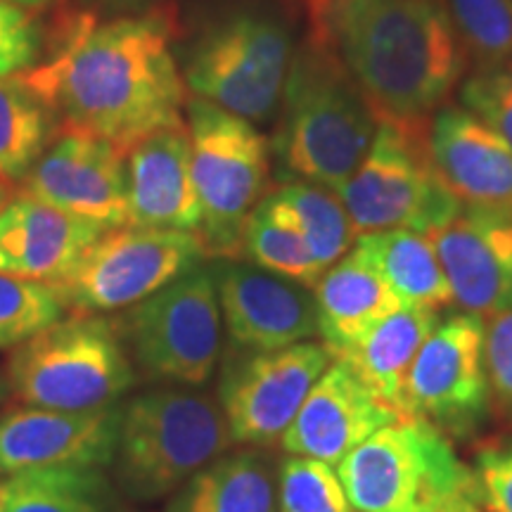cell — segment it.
<instances>
[{"label": "cell", "mask_w": 512, "mask_h": 512, "mask_svg": "<svg viewBox=\"0 0 512 512\" xmlns=\"http://www.w3.org/2000/svg\"><path fill=\"white\" fill-rule=\"evenodd\" d=\"M119 147L62 131L17 192L112 230L128 226V166Z\"/></svg>", "instance_id": "cell-15"}, {"label": "cell", "mask_w": 512, "mask_h": 512, "mask_svg": "<svg viewBox=\"0 0 512 512\" xmlns=\"http://www.w3.org/2000/svg\"><path fill=\"white\" fill-rule=\"evenodd\" d=\"M477 512H484V510H477Z\"/></svg>", "instance_id": "cell-41"}, {"label": "cell", "mask_w": 512, "mask_h": 512, "mask_svg": "<svg viewBox=\"0 0 512 512\" xmlns=\"http://www.w3.org/2000/svg\"><path fill=\"white\" fill-rule=\"evenodd\" d=\"M434 169L463 209L512 216V147L465 107L444 105L430 121Z\"/></svg>", "instance_id": "cell-18"}, {"label": "cell", "mask_w": 512, "mask_h": 512, "mask_svg": "<svg viewBox=\"0 0 512 512\" xmlns=\"http://www.w3.org/2000/svg\"><path fill=\"white\" fill-rule=\"evenodd\" d=\"M12 399V392H10V382L8 377H5V370H0V411H3V406Z\"/></svg>", "instance_id": "cell-38"}, {"label": "cell", "mask_w": 512, "mask_h": 512, "mask_svg": "<svg viewBox=\"0 0 512 512\" xmlns=\"http://www.w3.org/2000/svg\"><path fill=\"white\" fill-rule=\"evenodd\" d=\"M354 249L389 285L401 304L448 306L453 290L434 242L413 230H380L358 235Z\"/></svg>", "instance_id": "cell-25"}, {"label": "cell", "mask_w": 512, "mask_h": 512, "mask_svg": "<svg viewBox=\"0 0 512 512\" xmlns=\"http://www.w3.org/2000/svg\"><path fill=\"white\" fill-rule=\"evenodd\" d=\"M121 403L98 411L17 406L0 413V482L48 467H110Z\"/></svg>", "instance_id": "cell-16"}, {"label": "cell", "mask_w": 512, "mask_h": 512, "mask_svg": "<svg viewBox=\"0 0 512 512\" xmlns=\"http://www.w3.org/2000/svg\"><path fill=\"white\" fill-rule=\"evenodd\" d=\"M102 3L112 5V8H143L150 0H102Z\"/></svg>", "instance_id": "cell-39"}, {"label": "cell", "mask_w": 512, "mask_h": 512, "mask_svg": "<svg viewBox=\"0 0 512 512\" xmlns=\"http://www.w3.org/2000/svg\"><path fill=\"white\" fill-rule=\"evenodd\" d=\"M439 325L437 309L401 304L375 323L354 347L335 361L347 363L377 399L406 415V382L415 356Z\"/></svg>", "instance_id": "cell-23"}, {"label": "cell", "mask_w": 512, "mask_h": 512, "mask_svg": "<svg viewBox=\"0 0 512 512\" xmlns=\"http://www.w3.org/2000/svg\"><path fill=\"white\" fill-rule=\"evenodd\" d=\"M467 60L477 69H503L512 62V0H441Z\"/></svg>", "instance_id": "cell-30"}, {"label": "cell", "mask_w": 512, "mask_h": 512, "mask_svg": "<svg viewBox=\"0 0 512 512\" xmlns=\"http://www.w3.org/2000/svg\"><path fill=\"white\" fill-rule=\"evenodd\" d=\"M356 512H477L482 489L451 441L422 418H401L337 465Z\"/></svg>", "instance_id": "cell-5"}, {"label": "cell", "mask_w": 512, "mask_h": 512, "mask_svg": "<svg viewBox=\"0 0 512 512\" xmlns=\"http://www.w3.org/2000/svg\"><path fill=\"white\" fill-rule=\"evenodd\" d=\"M318 335L332 361L354 347L366 332L399 309V297L356 249L330 266L313 287Z\"/></svg>", "instance_id": "cell-22"}, {"label": "cell", "mask_w": 512, "mask_h": 512, "mask_svg": "<svg viewBox=\"0 0 512 512\" xmlns=\"http://www.w3.org/2000/svg\"><path fill=\"white\" fill-rule=\"evenodd\" d=\"M460 102L512 147V72L508 67L475 69L460 88Z\"/></svg>", "instance_id": "cell-34"}, {"label": "cell", "mask_w": 512, "mask_h": 512, "mask_svg": "<svg viewBox=\"0 0 512 512\" xmlns=\"http://www.w3.org/2000/svg\"><path fill=\"white\" fill-rule=\"evenodd\" d=\"M117 320L138 377L157 387L202 389L211 382L223 318L209 266L192 268Z\"/></svg>", "instance_id": "cell-10"}, {"label": "cell", "mask_w": 512, "mask_h": 512, "mask_svg": "<svg viewBox=\"0 0 512 512\" xmlns=\"http://www.w3.org/2000/svg\"><path fill=\"white\" fill-rule=\"evenodd\" d=\"M510 64H512V62H510Z\"/></svg>", "instance_id": "cell-43"}, {"label": "cell", "mask_w": 512, "mask_h": 512, "mask_svg": "<svg viewBox=\"0 0 512 512\" xmlns=\"http://www.w3.org/2000/svg\"><path fill=\"white\" fill-rule=\"evenodd\" d=\"M484 342L486 323L477 313H456L439 323L408 373V418H422L448 430L475 425L489 403Z\"/></svg>", "instance_id": "cell-13"}, {"label": "cell", "mask_w": 512, "mask_h": 512, "mask_svg": "<svg viewBox=\"0 0 512 512\" xmlns=\"http://www.w3.org/2000/svg\"><path fill=\"white\" fill-rule=\"evenodd\" d=\"M242 259H249L252 264L294 280L309 290L318 285V280L325 273V268L318 264L306 242L292 228L275 221L261 204L247 219L245 238H242Z\"/></svg>", "instance_id": "cell-29"}, {"label": "cell", "mask_w": 512, "mask_h": 512, "mask_svg": "<svg viewBox=\"0 0 512 512\" xmlns=\"http://www.w3.org/2000/svg\"><path fill=\"white\" fill-rule=\"evenodd\" d=\"M273 155L287 181L337 190L366 159L380 114L318 31L294 48Z\"/></svg>", "instance_id": "cell-3"}, {"label": "cell", "mask_w": 512, "mask_h": 512, "mask_svg": "<svg viewBox=\"0 0 512 512\" xmlns=\"http://www.w3.org/2000/svg\"><path fill=\"white\" fill-rule=\"evenodd\" d=\"M484 363L489 389L512 411V311L491 316L486 325Z\"/></svg>", "instance_id": "cell-35"}, {"label": "cell", "mask_w": 512, "mask_h": 512, "mask_svg": "<svg viewBox=\"0 0 512 512\" xmlns=\"http://www.w3.org/2000/svg\"><path fill=\"white\" fill-rule=\"evenodd\" d=\"M46 53V29L34 12L0 3V79L27 74Z\"/></svg>", "instance_id": "cell-33"}, {"label": "cell", "mask_w": 512, "mask_h": 512, "mask_svg": "<svg viewBox=\"0 0 512 512\" xmlns=\"http://www.w3.org/2000/svg\"><path fill=\"white\" fill-rule=\"evenodd\" d=\"M275 512H356L337 470L323 460L290 456L275 472Z\"/></svg>", "instance_id": "cell-31"}, {"label": "cell", "mask_w": 512, "mask_h": 512, "mask_svg": "<svg viewBox=\"0 0 512 512\" xmlns=\"http://www.w3.org/2000/svg\"><path fill=\"white\" fill-rule=\"evenodd\" d=\"M207 259L200 238L183 230L121 226L93 242L55 287L67 313L126 311Z\"/></svg>", "instance_id": "cell-11"}, {"label": "cell", "mask_w": 512, "mask_h": 512, "mask_svg": "<svg viewBox=\"0 0 512 512\" xmlns=\"http://www.w3.org/2000/svg\"><path fill=\"white\" fill-rule=\"evenodd\" d=\"M430 240L465 311L482 318L512 311V216L463 209Z\"/></svg>", "instance_id": "cell-19"}, {"label": "cell", "mask_w": 512, "mask_h": 512, "mask_svg": "<svg viewBox=\"0 0 512 512\" xmlns=\"http://www.w3.org/2000/svg\"><path fill=\"white\" fill-rule=\"evenodd\" d=\"M430 121L380 114L366 159L335 190L358 235L413 230L430 238L463 211L434 169Z\"/></svg>", "instance_id": "cell-7"}, {"label": "cell", "mask_w": 512, "mask_h": 512, "mask_svg": "<svg viewBox=\"0 0 512 512\" xmlns=\"http://www.w3.org/2000/svg\"><path fill=\"white\" fill-rule=\"evenodd\" d=\"M302 3H304V0H302Z\"/></svg>", "instance_id": "cell-42"}, {"label": "cell", "mask_w": 512, "mask_h": 512, "mask_svg": "<svg viewBox=\"0 0 512 512\" xmlns=\"http://www.w3.org/2000/svg\"><path fill=\"white\" fill-rule=\"evenodd\" d=\"M192 181L202 209L197 230L207 259H242L247 219L268 195L271 143L252 121L188 98Z\"/></svg>", "instance_id": "cell-8"}, {"label": "cell", "mask_w": 512, "mask_h": 512, "mask_svg": "<svg viewBox=\"0 0 512 512\" xmlns=\"http://www.w3.org/2000/svg\"><path fill=\"white\" fill-rule=\"evenodd\" d=\"M0 3H10V5H17V8H24L29 12H38V10L53 8L57 0H0Z\"/></svg>", "instance_id": "cell-37"}, {"label": "cell", "mask_w": 512, "mask_h": 512, "mask_svg": "<svg viewBox=\"0 0 512 512\" xmlns=\"http://www.w3.org/2000/svg\"><path fill=\"white\" fill-rule=\"evenodd\" d=\"M230 446L219 399L202 389L152 387L121 403L112 479L126 501L157 503Z\"/></svg>", "instance_id": "cell-4"}, {"label": "cell", "mask_w": 512, "mask_h": 512, "mask_svg": "<svg viewBox=\"0 0 512 512\" xmlns=\"http://www.w3.org/2000/svg\"><path fill=\"white\" fill-rule=\"evenodd\" d=\"M261 207L275 221L292 228L325 271L344 259L358 240V230L349 219L347 207L337 192L325 185L287 181L278 190L268 192Z\"/></svg>", "instance_id": "cell-27"}, {"label": "cell", "mask_w": 512, "mask_h": 512, "mask_svg": "<svg viewBox=\"0 0 512 512\" xmlns=\"http://www.w3.org/2000/svg\"><path fill=\"white\" fill-rule=\"evenodd\" d=\"M294 43L280 17L245 8L209 19L181 57L192 98H200L259 124L283 100Z\"/></svg>", "instance_id": "cell-9"}, {"label": "cell", "mask_w": 512, "mask_h": 512, "mask_svg": "<svg viewBox=\"0 0 512 512\" xmlns=\"http://www.w3.org/2000/svg\"><path fill=\"white\" fill-rule=\"evenodd\" d=\"M477 479L484 512H512V444L482 451Z\"/></svg>", "instance_id": "cell-36"}, {"label": "cell", "mask_w": 512, "mask_h": 512, "mask_svg": "<svg viewBox=\"0 0 512 512\" xmlns=\"http://www.w3.org/2000/svg\"><path fill=\"white\" fill-rule=\"evenodd\" d=\"M401 418L358 380L347 363L335 361L311 387L280 446L290 456L337 467L370 434Z\"/></svg>", "instance_id": "cell-17"}, {"label": "cell", "mask_w": 512, "mask_h": 512, "mask_svg": "<svg viewBox=\"0 0 512 512\" xmlns=\"http://www.w3.org/2000/svg\"><path fill=\"white\" fill-rule=\"evenodd\" d=\"M5 377L19 406L48 411H98L138 384L119 320L67 316L10 349Z\"/></svg>", "instance_id": "cell-6"}, {"label": "cell", "mask_w": 512, "mask_h": 512, "mask_svg": "<svg viewBox=\"0 0 512 512\" xmlns=\"http://www.w3.org/2000/svg\"><path fill=\"white\" fill-rule=\"evenodd\" d=\"M304 8L377 114L432 119L463 79L467 53L441 0H304Z\"/></svg>", "instance_id": "cell-2"}, {"label": "cell", "mask_w": 512, "mask_h": 512, "mask_svg": "<svg viewBox=\"0 0 512 512\" xmlns=\"http://www.w3.org/2000/svg\"><path fill=\"white\" fill-rule=\"evenodd\" d=\"M64 316L67 306L55 287L0 273V351L15 349Z\"/></svg>", "instance_id": "cell-32"}, {"label": "cell", "mask_w": 512, "mask_h": 512, "mask_svg": "<svg viewBox=\"0 0 512 512\" xmlns=\"http://www.w3.org/2000/svg\"><path fill=\"white\" fill-rule=\"evenodd\" d=\"M105 467H48L0 482V512H126Z\"/></svg>", "instance_id": "cell-26"}, {"label": "cell", "mask_w": 512, "mask_h": 512, "mask_svg": "<svg viewBox=\"0 0 512 512\" xmlns=\"http://www.w3.org/2000/svg\"><path fill=\"white\" fill-rule=\"evenodd\" d=\"M60 133V114L27 74L0 79V181L19 188Z\"/></svg>", "instance_id": "cell-28"}, {"label": "cell", "mask_w": 512, "mask_h": 512, "mask_svg": "<svg viewBox=\"0 0 512 512\" xmlns=\"http://www.w3.org/2000/svg\"><path fill=\"white\" fill-rule=\"evenodd\" d=\"M209 271L223 325L238 351H278L318 335L309 287L245 259H211Z\"/></svg>", "instance_id": "cell-14"}, {"label": "cell", "mask_w": 512, "mask_h": 512, "mask_svg": "<svg viewBox=\"0 0 512 512\" xmlns=\"http://www.w3.org/2000/svg\"><path fill=\"white\" fill-rule=\"evenodd\" d=\"M166 512H275V470L261 448L204 467L178 489Z\"/></svg>", "instance_id": "cell-24"}, {"label": "cell", "mask_w": 512, "mask_h": 512, "mask_svg": "<svg viewBox=\"0 0 512 512\" xmlns=\"http://www.w3.org/2000/svg\"><path fill=\"white\" fill-rule=\"evenodd\" d=\"M166 8L98 22L95 12H60L46 31V53L27 79L60 114L62 131L107 140L124 155L133 145L183 126L188 107Z\"/></svg>", "instance_id": "cell-1"}, {"label": "cell", "mask_w": 512, "mask_h": 512, "mask_svg": "<svg viewBox=\"0 0 512 512\" xmlns=\"http://www.w3.org/2000/svg\"><path fill=\"white\" fill-rule=\"evenodd\" d=\"M330 363L328 347L316 342L230 356L221 370L219 406L233 444L247 448L280 444Z\"/></svg>", "instance_id": "cell-12"}, {"label": "cell", "mask_w": 512, "mask_h": 512, "mask_svg": "<svg viewBox=\"0 0 512 512\" xmlns=\"http://www.w3.org/2000/svg\"><path fill=\"white\" fill-rule=\"evenodd\" d=\"M128 166V226L200 230L202 209L192 181L188 124L162 128L131 147Z\"/></svg>", "instance_id": "cell-21"}, {"label": "cell", "mask_w": 512, "mask_h": 512, "mask_svg": "<svg viewBox=\"0 0 512 512\" xmlns=\"http://www.w3.org/2000/svg\"><path fill=\"white\" fill-rule=\"evenodd\" d=\"M10 197H12V195H10V185L0 181V211H3L5 204L10 202Z\"/></svg>", "instance_id": "cell-40"}, {"label": "cell", "mask_w": 512, "mask_h": 512, "mask_svg": "<svg viewBox=\"0 0 512 512\" xmlns=\"http://www.w3.org/2000/svg\"><path fill=\"white\" fill-rule=\"evenodd\" d=\"M107 228L17 192L0 211V273L55 285Z\"/></svg>", "instance_id": "cell-20"}]
</instances>
